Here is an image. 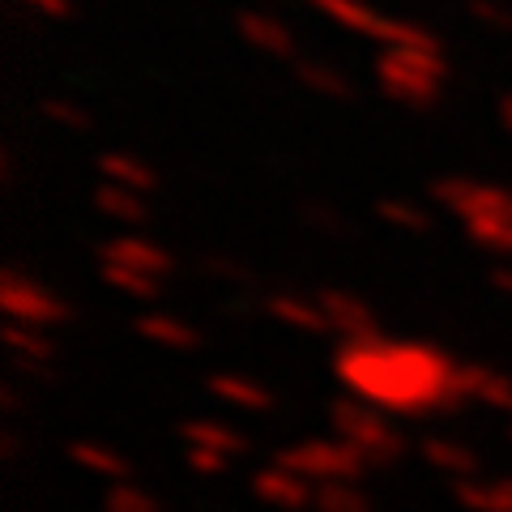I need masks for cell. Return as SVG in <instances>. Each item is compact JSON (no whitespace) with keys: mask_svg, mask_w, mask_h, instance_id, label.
<instances>
[{"mask_svg":"<svg viewBox=\"0 0 512 512\" xmlns=\"http://www.w3.org/2000/svg\"><path fill=\"white\" fill-rule=\"evenodd\" d=\"M350 389L389 410H427L466 397V367H453L427 346H384L359 338L338 359Z\"/></svg>","mask_w":512,"mask_h":512,"instance_id":"1","label":"cell"},{"mask_svg":"<svg viewBox=\"0 0 512 512\" xmlns=\"http://www.w3.org/2000/svg\"><path fill=\"white\" fill-rule=\"evenodd\" d=\"M235 26H239V35H244L252 47H261L265 56H291V52H295L291 30H286L278 18L261 13V9H244V13L235 18Z\"/></svg>","mask_w":512,"mask_h":512,"instance_id":"8","label":"cell"},{"mask_svg":"<svg viewBox=\"0 0 512 512\" xmlns=\"http://www.w3.org/2000/svg\"><path fill=\"white\" fill-rule=\"evenodd\" d=\"M380 214L389 218L393 227H406V231H427V227H431L427 210H419V205H406V201H384Z\"/></svg>","mask_w":512,"mask_h":512,"instance_id":"16","label":"cell"},{"mask_svg":"<svg viewBox=\"0 0 512 512\" xmlns=\"http://www.w3.org/2000/svg\"><path fill=\"white\" fill-rule=\"evenodd\" d=\"M466 397H483L487 406L512 410V380L495 376V372H474V367H466Z\"/></svg>","mask_w":512,"mask_h":512,"instance_id":"10","label":"cell"},{"mask_svg":"<svg viewBox=\"0 0 512 512\" xmlns=\"http://www.w3.org/2000/svg\"><path fill=\"white\" fill-rule=\"evenodd\" d=\"M214 393L227 397V402H248L252 410H261V406L269 402V393L261 389V384L239 380V376H218V380H214Z\"/></svg>","mask_w":512,"mask_h":512,"instance_id":"15","label":"cell"},{"mask_svg":"<svg viewBox=\"0 0 512 512\" xmlns=\"http://www.w3.org/2000/svg\"><path fill=\"white\" fill-rule=\"evenodd\" d=\"M316 303H320V312H325V325L338 329L346 342L372 338V312H367L355 295H338V291H329V295H320Z\"/></svg>","mask_w":512,"mask_h":512,"instance_id":"7","label":"cell"},{"mask_svg":"<svg viewBox=\"0 0 512 512\" xmlns=\"http://www.w3.org/2000/svg\"><path fill=\"white\" fill-rule=\"evenodd\" d=\"M99 171H103L107 184L128 188V192H150L154 188V171L141 163V158H133V154H103Z\"/></svg>","mask_w":512,"mask_h":512,"instance_id":"9","label":"cell"},{"mask_svg":"<svg viewBox=\"0 0 512 512\" xmlns=\"http://www.w3.org/2000/svg\"><path fill=\"white\" fill-rule=\"evenodd\" d=\"M269 312L286 325H299V329H325V312H320V303H308V299H274L269 303Z\"/></svg>","mask_w":512,"mask_h":512,"instance_id":"12","label":"cell"},{"mask_svg":"<svg viewBox=\"0 0 512 512\" xmlns=\"http://www.w3.org/2000/svg\"><path fill=\"white\" fill-rule=\"evenodd\" d=\"M299 77L312 90L325 94V99H350V94H355V86H350L338 69H329V64H316V60H303L299 64Z\"/></svg>","mask_w":512,"mask_h":512,"instance_id":"11","label":"cell"},{"mask_svg":"<svg viewBox=\"0 0 512 512\" xmlns=\"http://www.w3.org/2000/svg\"><path fill=\"white\" fill-rule=\"evenodd\" d=\"M171 256L150 244V239H116L103 252V274L111 286H120L128 295H150L158 282L167 278Z\"/></svg>","mask_w":512,"mask_h":512,"instance_id":"3","label":"cell"},{"mask_svg":"<svg viewBox=\"0 0 512 512\" xmlns=\"http://www.w3.org/2000/svg\"><path fill=\"white\" fill-rule=\"evenodd\" d=\"M338 431L346 436V448H363L372 457H393L397 453V436L376 410L367 406H338Z\"/></svg>","mask_w":512,"mask_h":512,"instance_id":"5","label":"cell"},{"mask_svg":"<svg viewBox=\"0 0 512 512\" xmlns=\"http://www.w3.org/2000/svg\"><path fill=\"white\" fill-rule=\"evenodd\" d=\"M47 116H56L64 124H77V128H86V116L77 107H56V103H47Z\"/></svg>","mask_w":512,"mask_h":512,"instance_id":"18","label":"cell"},{"mask_svg":"<svg viewBox=\"0 0 512 512\" xmlns=\"http://www.w3.org/2000/svg\"><path fill=\"white\" fill-rule=\"evenodd\" d=\"M0 299H5L9 316L22 320V325H30V329L52 325V320L64 316V303L47 291L43 282H26L22 274H5V291H0Z\"/></svg>","mask_w":512,"mask_h":512,"instance_id":"4","label":"cell"},{"mask_svg":"<svg viewBox=\"0 0 512 512\" xmlns=\"http://www.w3.org/2000/svg\"><path fill=\"white\" fill-rule=\"evenodd\" d=\"M312 5L325 13V18H333L338 26H346L350 35H363V39H376V43L389 39L393 18H384V13L372 9L367 0H312Z\"/></svg>","mask_w":512,"mask_h":512,"instance_id":"6","label":"cell"},{"mask_svg":"<svg viewBox=\"0 0 512 512\" xmlns=\"http://www.w3.org/2000/svg\"><path fill=\"white\" fill-rule=\"evenodd\" d=\"M26 9H35V13H43V18H69V0H22Z\"/></svg>","mask_w":512,"mask_h":512,"instance_id":"17","label":"cell"},{"mask_svg":"<svg viewBox=\"0 0 512 512\" xmlns=\"http://www.w3.org/2000/svg\"><path fill=\"white\" fill-rule=\"evenodd\" d=\"M99 210L111 214V218H146V201H141V192H128V188H116V184H107L99 192Z\"/></svg>","mask_w":512,"mask_h":512,"instance_id":"13","label":"cell"},{"mask_svg":"<svg viewBox=\"0 0 512 512\" xmlns=\"http://www.w3.org/2000/svg\"><path fill=\"white\" fill-rule=\"evenodd\" d=\"M500 120H504V128H508V133H512V94H508V99L500 103Z\"/></svg>","mask_w":512,"mask_h":512,"instance_id":"19","label":"cell"},{"mask_svg":"<svg viewBox=\"0 0 512 512\" xmlns=\"http://www.w3.org/2000/svg\"><path fill=\"white\" fill-rule=\"evenodd\" d=\"M380 90L389 99L406 107H431L440 99V90L448 82V69L440 52H410V47H384V56L376 64Z\"/></svg>","mask_w":512,"mask_h":512,"instance_id":"2","label":"cell"},{"mask_svg":"<svg viewBox=\"0 0 512 512\" xmlns=\"http://www.w3.org/2000/svg\"><path fill=\"white\" fill-rule=\"evenodd\" d=\"M146 338H158V346H192V329L184 325V320H163V316H146L137 325Z\"/></svg>","mask_w":512,"mask_h":512,"instance_id":"14","label":"cell"}]
</instances>
